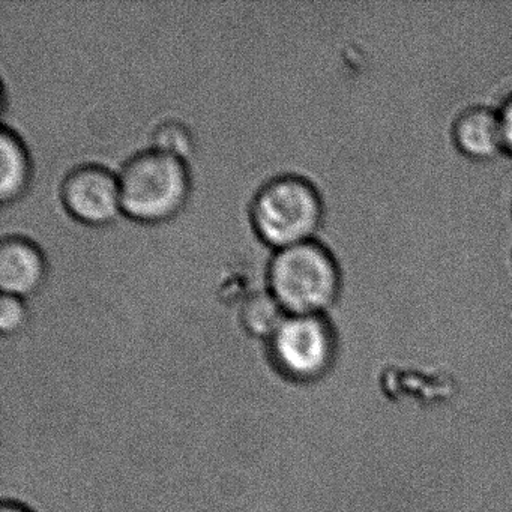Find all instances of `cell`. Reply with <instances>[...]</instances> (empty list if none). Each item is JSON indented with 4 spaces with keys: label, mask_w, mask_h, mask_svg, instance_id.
I'll return each mask as SVG.
<instances>
[{
    "label": "cell",
    "mask_w": 512,
    "mask_h": 512,
    "mask_svg": "<svg viewBox=\"0 0 512 512\" xmlns=\"http://www.w3.org/2000/svg\"><path fill=\"white\" fill-rule=\"evenodd\" d=\"M0 512H31L29 509L23 508V506L17 505V503H4Z\"/></svg>",
    "instance_id": "obj_13"
},
{
    "label": "cell",
    "mask_w": 512,
    "mask_h": 512,
    "mask_svg": "<svg viewBox=\"0 0 512 512\" xmlns=\"http://www.w3.org/2000/svg\"><path fill=\"white\" fill-rule=\"evenodd\" d=\"M452 142L464 157L490 161L505 152L499 112L476 106L464 110L452 124Z\"/></svg>",
    "instance_id": "obj_7"
},
{
    "label": "cell",
    "mask_w": 512,
    "mask_h": 512,
    "mask_svg": "<svg viewBox=\"0 0 512 512\" xmlns=\"http://www.w3.org/2000/svg\"><path fill=\"white\" fill-rule=\"evenodd\" d=\"M500 127H502L503 148L512 157V94L503 101L499 110Z\"/></svg>",
    "instance_id": "obj_12"
},
{
    "label": "cell",
    "mask_w": 512,
    "mask_h": 512,
    "mask_svg": "<svg viewBox=\"0 0 512 512\" xmlns=\"http://www.w3.org/2000/svg\"><path fill=\"white\" fill-rule=\"evenodd\" d=\"M268 290L287 314H325L338 299L341 271L317 239L278 248L266 269Z\"/></svg>",
    "instance_id": "obj_1"
},
{
    "label": "cell",
    "mask_w": 512,
    "mask_h": 512,
    "mask_svg": "<svg viewBox=\"0 0 512 512\" xmlns=\"http://www.w3.org/2000/svg\"><path fill=\"white\" fill-rule=\"evenodd\" d=\"M269 340L277 367L298 380L322 377L337 353V338L325 314H287Z\"/></svg>",
    "instance_id": "obj_4"
},
{
    "label": "cell",
    "mask_w": 512,
    "mask_h": 512,
    "mask_svg": "<svg viewBox=\"0 0 512 512\" xmlns=\"http://www.w3.org/2000/svg\"><path fill=\"white\" fill-rule=\"evenodd\" d=\"M118 182L122 214L140 223H160L178 214L191 187L184 158L155 148L127 158Z\"/></svg>",
    "instance_id": "obj_2"
},
{
    "label": "cell",
    "mask_w": 512,
    "mask_h": 512,
    "mask_svg": "<svg viewBox=\"0 0 512 512\" xmlns=\"http://www.w3.org/2000/svg\"><path fill=\"white\" fill-rule=\"evenodd\" d=\"M28 319V307L22 296L2 293L0 296V331L14 334L25 326Z\"/></svg>",
    "instance_id": "obj_11"
},
{
    "label": "cell",
    "mask_w": 512,
    "mask_h": 512,
    "mask_svg": "<svg viewBox=\"0 0 512 512\" xmlns=\"http://www.w3.org/2000/svg\"><path fill=\"white\" fill-rule=\"evenodd\" d=\"M241 322L254 337L271 338L287 317L283 305L266 290L245 296L241 304Z\"/></svg>",
    "instance_id": "obj_9"
},
{
    "label": "cell",
    "mask_w": 512,
    "mask_h": 512,
    "mask_svg": "<svg viewBox=\"0 0 512 512\" xmlns=\"http://www.w3.org/2000/svg\"><path fill=\"white\" fill-rule=\"evenodd\" d=\"M254 232L278 248L314 239L322 224L323 202L313 182L296 173L272 176L260 185L250 205Z\"/></svg>",
    "instance_id": "obj_3"
},
{
    "label": "cell",
    "mask_w": 512,
    "mask_h": 512,
    "mask_svg": "<svg viewBox=\"0 0 512 512\" xmlns=\"http://www.w3.org/2000/svg\"><path fill=\"white\" fill-rule=\"evenodd\" d=\"M32 176L31 155L22 137L8 127L0 128V200L4 203L19 199Z\"/></svg>",
    "instance_id": "obj_8"
},
{
    "label": "cell",
    "mask_w": 512,
    "mask_h": 512,
    "mask_svg": "<svg viewBox=\"0 0 512 512\" xmlns=\"http://www.w3.org/2000/svg\"><path fill=\"white\" fill-rule=\"evenodd\" d=\"M61 199L68 214L80 223H110L122 212L118 173L103 164H79L62 179Z\"/></svg>",
    "instance_id": "obj_5"
},
{
    "label": "cell",
    "mask_w": 512,
    "mask_h": 512,
    "mask_svg": "<svg viewBox=\"0 0 512 512\" xmlns=\"http://www.w3.org/2000/svg\"><path fill=\"white\" fill-rule=\"evenodd\" d=\"M47 274V262L37 242L23 235L0 239V289L10 295H31L40 289Z\"/></svg>",
    "instance_id": "obj_6"
},
{
    "label": "cell",
    "mask_w": 512,
    "mask_h": 512,
    "mask_svg": "<svg viewBox=\"0 0 512 512\" xmlns=\"http://www.w3.org/2000/svg\"><path fill=\"white\" fill-rule=\"evenodd\" d=\"M151 148L179 158H187L193 152V133L184 122L166 119L155 125L151 134Z\"/></svg>",
    "instance_id": "obj_10"
}]
</instances>
